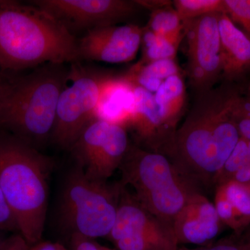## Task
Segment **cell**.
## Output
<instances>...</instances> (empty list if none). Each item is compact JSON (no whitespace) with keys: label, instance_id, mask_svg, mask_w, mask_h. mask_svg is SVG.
Masks as SVG:
<instances>
[{"label":"cell","instance_id":"6da1fadb","mask_svg":"<svg viewBox=\"0 0 250 250\" xmlns=\"http://www.w3.org/2000/svg\"><path fill=\"white\" fill-rule=\"evenodd\" d=\"M233 86L223 83L196 94L164 154L200 190L216 187L220 171L241 139L230 113Z\"/></svg>","mask_w":250,"mask_h":250},{"label":"cell","instance_id":"7a4b0ae2","mask_svg":"<svg viewBox=\"0 0 250 250\" xmlns=\"http://www.w3.org/2000/svg\"><path fill=\"white\" fill-rule=\"evenodd\" d=\"M80 61L77 39L52 16L18 1L5 0L0 6L1 71Z\"/></svg>","mask_w":250,"mask_h":250},{"label":"cell","instance_id":"3957f363","mask_svg":"<svg viewBox=\"0 0 250 250\" xmlns=\"http://www.w3.org/2000/svg\"><path fill=\"white\" fill-rule=\"evenodd\" d=\"M53 160L11 133L0 129V188L29 246L41 241Z\"/></svg>","mask_w":250,"mask_h":250},{"label":"cell","instance_id":"277c9868","mask_svg":"<svg viewBox=\"0 0 250 250\" xmlns=\"http://www.w3.org/2000/svg\"><path fill=\"white\" fill-rule=\"evenodd\" d=\"M66 64L48 63L22 77H12L0 108V129L39 149L52 139L57 106L70 82Z\"/></svg>","mask_w":250,"mask_h":250},{"label":"cell","instance_id":"5b68a950","mask_svg":"<svg viewBox=\"0 0 250 250\" xmlns=\"http://www.w3.org/2000/svg\"><path fill=\"white\" fill-rule=\"evenodd\" d=\"M123 186L152 214L173 226L174 218L194 194L202 192L167 156L130 143L121 166Z\"/></svg>","mask_w":250,"mask_h":250},{"label":"cell","instance_id":"8992f818","mask_svg":"<svg viewBox=\"0 0 250 250\" xmlns=\"http://www.w3.org/2000/svg\"><path fill=\"white\" fill-rule=\"evenodd\" d=\"M123 187L121 182L90 178L77 166L67 174L62 188L59 208L62 226L71 236L108 238Z\"/></svg>","mask_w":250,"mask_h":250},{"label":"cell","instance_id":"52a82bcc","mask_svg":"<svg viewBox=\"0 0 250 250\" xmlns=\"http://www.w3.org/2000/svg\"><path fill=\"white\" fill-rule=\"evenodd\" d=\"M70 85L62 90L57 106L52 141L70 149L85 128L95 117L102 95L111 74L84 66L80 62L71 63Z\"/></svg>","mask_w":250,"mask_h":250},{"label":"cell","instance_id":"ba28073f","mask_svg":"<svg viewBox=\"0 0 250 250\" xmlns=\"http://www.w3.org/2000/svg\"><path fill=\"white\" fill-rule=\"evenodd\" d=\"M108 238L116 250H179L173 226L143 208L125 187Z\"/></svg>","mask_w":250,"mask_h":250},{"label":"cell","instance_id":"9c48e42d","mask_svg":"<svg viewBox=\"0 0 250 250\" xmlns=\"http://www.w3.org/2000/svg\"><path fill=\"white\" fill-rule=\"evenodd\" d=\"M130 143L125 126L94 118L70 150L87 176L107 181L120 168Z\"/></svg>","mask_w":250,"mask_h":250},{"label":"cell","instance_id":"30bf717a","mask_svg":"<svg viewBox=\"0 0 250 250\" xmlns=\"http://www.w3.org/2000/svg\"><path fill=\"white\" fill-rule=\"evenodd\" d=\"M213 14L182 21L187 39L189 83L195 93L208 91L221 80L223 72L219 16Z\"/></svg>","mask_w":250,"mask_h":250},{"label":"cell","instance_id":"8fae6325","mask_svg":"<svg viewBox=\"0 0 250 250\" xmlns=\"http://www.w3.org/2000/svg\"><path fill=\"white\" fill-rule=\"evenodd\" d=\"M31 4L42 10L71 29L116 25L129 19L141 7L127 0H36Z\"/></svg>","mask_w":250,"mask_h":250},{"label":"cell","instance_id":"7c38bea8","mask_svg":"<svg viewBox=\"0 0 250 250\" xmlns=\"http://www.w3.org/2000/svg\"><path fill=\"white\" fill-rule=\"evenodd\" d=\"M143 27L135 24L111 25L86 31L77 41L80 60L123 63L136 58Z\"/></svg>","mask_w":250,"mask_h":250},{"label":"cell","instance_id":"4fadbf2b","mask_svg":"<svg viewBox=\"0 0 250 250\" xmlns=\"http://www.w3.org/2000/svg\"><path fill=\"white\" fill-rule=\"evenodd\" d=\"M223 226L214 204L202 192H197L190 197L173 222L179 245L208 246L221 232Z\"/></svg>","mask_w":250,"mask_h":250},{"label":"cell","instance_id":"5bb4252c","mask_svg":"<svg viewBox=\"0 0 250 250\" xmlns=\"http://www.w3.org/2000/svg\"><path fill=\"white\" fill-rule=\"evenodd\" d=\"M130 83L134 104L129 126L132 128L139 147L164 155L174 136L166 129L159 116L154 93Z\"/></svg>","mask_w":250,"mask_h":250},{"label":"cell","instance_id":"9a60e30c","mask_svg":"<svg viewBox=\"0 0 250 250\" xmlns=\"http://www.w3.org/2000/svg\"><path fill=\"white\" fill-rule=\"evenodd\" d=\"M223 83H242L250 76V37L226 14L219 16Z\"/></svg>","mask_w":250,"mask_h":250},{"label":"cell","instance_id":"2e32d148","mask_svg":"<svg viewBox=\"0 0 250 250\" xmlns=\"http://www.w3.org/2000/svg\"><path fill=\"white\" fill-rule=\"evenodd\" d=\"M132 85L123 77H113L104 90L95 118L126 128L134 111Z\"/></svg>","mask_w":250,"mask_h":250},{"label":"cell","instance_id":"e0dca14e","mask_svg":"<svg viewBox=\"0 0 250 250\" xmlns=\"http://www.w3.org/2000/svg\"><path fill=\"white\" fill-rule=\"evenodd\" d=\"M184 75L170 77L154 94L159 116L169 132L174 136L177 124L183 116L187 103Z\"/></svg>","mask_w":250,"mask_h":250},{"label":"cell","instance_id":"ac0fdd59","mask_svg":"<svg viewBox=\"0 0 250 250\" xmlns=\"http://www.w3.org/2000/svg\"><path fill=\"white\" fill-rule=\"evenodd\" d=\"M179 74L186 72L179 67L176 59H166L146 64L138 62L122 77L130 83L154 94L164 81Z\"/></svg>","mask_w":250,"mask_h":250},{"label":"cell","instance_id":"d6986e66","mask_svg":"<svg viewBox=\"0 0 250 250\" xmlns=\"http://www.w3.org/2000/svg\"><path fill=\"white\" fill-rule=\"evenodd\" d=\"M182 41L157 36L144 27L141 45L142 57L139 62L146 64L166 59H176Z\"/></svg>","mask_w":250,"mask_h":250},{"label":"cell","instance_id":"ffe728a7","mask_svg":"<svg viewBox=\"0 0 250 250\" xmlns=\"http://www.w3.org/2000/svg\"><path fill=\"white\" fill-rule=\"evenodd\" d=\"M146 27L167 39L183 40L184 37L183 22L173 4L152 11Z\"/></svg>","mask_w":250,"mask_h":250},{"label":"cell","instance_id":"44dd1931","mask_svg":"<svg viewBox=\"0 0 250 250\" xmlns=\"http://www.w3.org/2000/svg\"><path fill=\"white\" fill-rule=\"evenodd\" d=\"M182 21L213 14H226L225 0H174L172 1Z\"/></svg>","mask_w":250,"mask_h":250},{"label":"cell","instance_id":"7402d4cb","mask_svg":"<svg viewBox=\"0 0 250 250\" xmlns=\"http://www.w3.org/2000/svg\"><path fill=\"white\" fill-rule=\"evenodd\" d=\"M223 184L227 196L231 202L241 228L244 230L250 225V196L246 184L229 180Z\"/></svg>","mask_w":250,"mask_h":250},{"label":"cell","instance_id":"603a6c76","mask_svg":"<svg viewBox=\"0 0 250 250\" xmlns=\"http://www.w3.org/2000/svg\"><path fill=\"white\" fill-rule=\"evenodd\" d=\"M230 113L240 137L250 141V104L241 93L240 85L237 83H235L231 95Z\"/></svg>","mask_w":250,"mask_h":250},{"label":"cell","instance_id":"cb8c5ba5","mask_svg":"<svg viewBox=\"0 0 250 250\" xmlns=\"http://www.w3.org/2000/svg\"><path fill=\"white\" fill-rule=\"evenodd\" d=\"M250 163L248 141L241 138L220 171L217 179L216 186L231 180L238 170Z\"/></svg>","mask_w":250,"mask_h":250},{"label":"cell","instance_id":"d4e9b609","mask_svg":"<svg viewBox=\"0 0 250 250\" xmlns=\"http://www.w3.org/2000/svg\"><path fill=\"white\" fill-rule=\"evenodd\" d=\"M214 206L220 221L235 231L241 234L243 231L239 223L236 211L231 202L229 200L223 184H218L215 187Z\"/></svg>","mask_w":250,"mask_h":250},{"label":"cell","instance_id":"484cf974","mask_svg":"<svg viewBox=\"0 0 250 250\" xmlns=\"http://www.w3.org/2000/svg\"><path fill=\"white\" fill-rule=\"evenodd\" d=\"M226 14L250 37V0H225Z\"/></svg>","mask_w":250,"mask_h":250},{"label":"cell","instance_id":"4316f807","mask_svg":"<svg viewBox=\"0 0 250 250\" xmlns=\"http://www.w3.org/2000/svg\"><path fill=\"white\" fill-rule=\"evenodd\" d=\"M236 236L224 238L215 243H211L208 246H202L196 249L179 248V250H250V241L248 234L244 237Z\"/></svg>","mask_w":250,"mask_h":250},{"label":"cell","instance_id":"83f0119b","mask_svg":"<svg viewBox=\"0 0 250 250\" xmlns=\"http://www.w3.org/2000/svg\"><path fill=\"white\" fill-rule=\"evenodd\" d=\"M0 231H19L16 222L11 208L5 200L0 188Z\"/></svg>","mask_w":250,"mask_h":250},{"label":"cell","instance_id":"f1b7e54d","mask_svg":"<svg viewBox=\"0 0 250 250\" xmlns=\"http://www.w3.org/2000/svg\"><path fill=\"white\" fill-rule=\"evenodd\" d=\"M71 245L72 250H116L102 246L91 238L78 235L71 236Z\"/></svg>","mask_w":250,"mask_h":250},{"label":"cell","instance_id":"f546056e","mask_svg":"<svg viewBox=\"0 0 250 250\" xmlns=\"http://www.w3.org/2000/svg\"><path fill=\"white\" fill-rule=\"evenodd\" d=\"M31 246L20 233L5 238L0 250H30Z\"/></svg>","mask_w":250,"mask_h":250},{"label":"cell","instance_id":"4dcf8cb0","mask_svg":"<svg viewBox=\"0 0 250 250\" xmlns=\"http://www.w3.org/2000/svg\"><path fill=\"white\" fill-rule=\"evenodd\" d=\"M135 1L141 9H149L151 11H156L172 4V1H166V0H138Z\"/></svg>","mask_w":250,"mask_h":250},{"label":"cell","instance_id":"1f68e13d","mask_svg":"<svg viewBox=\"0 0 250 250\" xmlns=\"http://www.w3.org/2000/svg\"><path fill=\"white\" fill-rule=\"evenodd\" d=\"M11 81L12 77H10L6 72L0 70V108L4 103L6 95L9 93Z\"/></svg>","mask_w":250,"mask_h":250},{"label":"cell","instance_id":"d6a6232c","mask_svg":"<svg viewBox=\"0 0 250 250\" xmlns=\"http://www.w3.org/2000/svg\"><path fill=\"white\" fill-rule=\"evenodd\" d=\"M30 250H67L65 247L57 243L49 241L39 242L31 246Z\"/></svg>","mask_w":250,"mask_h":250},{"label":"cell","instance_id":"836d02e7","mask_svg":"<svg viewBox=\"0 0 250 250\" xmlns=\"http://www.w3.org/2000/svg\"><path fill=\"white\" fill-rule=\"evenodd\" d=\"M231 180L235 181L240 184H246L250 182V163L238 170L233 176Z\"/></svg>","mask_w":250,"mask_h":250},{"label":"cell","instance_id":"e575fe53","mask_svg":"<svg viewBox=\"0 0 250 250\" xmlns=\"http://www.w3.org/2000/svg\"><path fill=\"white\" fill-rule=\"evenodd\" d=\"M238 84L240 85L241 93L250 104V81H247L244 83H238Z\"/></svg>","mask_w":250,"mask_h":250},{"label":"cell","instance_id":"d590c367","mask_svg":"<svg viewBox=\"0 0 250 250\" xmlns=\"http://www.w3.org/2000/svg\"><path fill=\"white\" fill-rule=\"evenodd\" d=\"M4 236H3V233L1 232V231H0V246H1V244H2L3 242H4L5 240Z\"/></svg>","mask_w":250,"mask_h":250},{"label":"cell","instance_id":"8d00e7d4","mask_svg":"<svg viewBox=\"0 0 250 250\" xmlns=\"http://www.w3.org/2000/svg\"><path fill=\"white\" fill-rule=\"evenodd\" d=\"M246 186L247 188H248V192H249L250 196V183L246 184Z\"/></svg>","mask_w":250,"mask_h":250},{"label":"cell","instance_id":"74e56055","mask_svg":"<svg viewBox=\"0 0 250 250\" xmlns=\"http://www.w3.org/2000/svg\"><path fill=\"white\" fill-rule=\"evenodd\" d=\"M5 1V0H0V6L3 4Z\"/></svg>","mask_w":250,"mask_h":250},{"label":"cell","instance_id":"f35d334b","mask_svg":"<svg viewBox=\"0 0 250 250\" xmlns=\"http://www.w3.org/2000/svg\"><path fill=\"white\" fill-rule=\"evenodd\" d=\"M248 237H249V241H250V231L248 233Z\"/></svg>","mask_w":250,"mask_h":250},{"label":"cell","instance_id":"ab89813d","mask_svg":"<svg viewBox=\"0 0 250 250\" xmlns=\"http://www.w3.org/2000/svg\"></svg>","mask_w":250,"mask_h":250}]
</instances>
